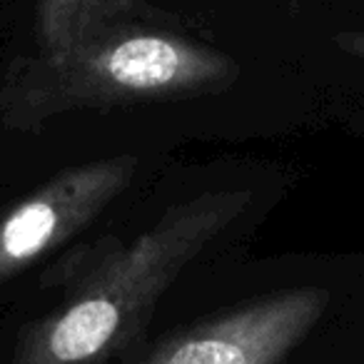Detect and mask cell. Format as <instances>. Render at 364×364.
Returning a JSON list of instances; mask_svg holds the SVG:
<instances>
[{
  "mask_svg": "<svg viewBox=\"0 0 364 364\" xmlns=\"http://www.w3.org/2000/svg\"><path fill=\"white\" fill-rule=\"evenodd\" d=\"M155 13L160 8L147 0H36V43L53 50L105 23Z\"/></svg>",
  "mask_w": 364,
  "mask_h": 364,
  "instance_id": "5b68a950",
  "label": "cell"
},
{
  "mask_svg": "<svg viewBox=\"0 0 364 364\" xmlns=\"http://www.w3.org/2000/svg\"><path fill=\"white\" fill-rule=\"evenodd\" d=\"M334 46L339 48L347 55L357 58V60L364 63V31H342L334 33Z\"/></svg>",
  "mask_w": 364,
  "mask_h": 364,
  "instance_id": "8992f818",
  "label": "cell"
},
{
  "mask_svg": "<svg viewBox=\"0 0 364 364\" xmlns=\"http://www.w3.org/2000/svg\"><path fill=\"white\" fill-rule=\"evenodd\" d=\"M329 294L284 289L167 337L137 364H279L319 322Z\"/></svg>",
  "mask_w": 364,
  "mask_h": 364,
  "instance_id": "277c9868",
  "label": "cell"
},
{
  "mask_svg": "<svg viewBox=\"0 0 364 364\" xmlns=\"http://www.w3.org/2000/svg\"><path fill=\"white\" fill-rule=\"evenodd\" d=\"M252 203L247 190H210L167 208L120 242L55 309L23 332L11 364H107L147 327L162 294Z\"/></svg>",
  "mask_w": 364,
  "mask_h": 364,
  "instance_id": "7a4b0ae2",
  "label": "cell"
},
{
  "mask_svg": "<svg viewBox=\"0 0 364 364\" xmlns=\"http://www.w3.org/2000/svg\"><path fill=\"white\" fill-rule=\"evenodd\" d=\"M140 170L135 155L70 167L0 215V279L16 277L50 255L117 200Z\"/></svg>",
  "mask_w": 364,
  "mask_h": 364,
  "instance_id": "3957f363",
  "label": "cell"
},
{
  "mask_svg": "<svg viewBox=\"0 0 364 364\" xmlns=\"http://www.w3.org/2000/svg\"><path fill=\"white\" fill-rule=\"evenodd\" d=\"M237 80V60L160 11L16 58L0 82V117L16 130H38L68 112L215 95Z\"/></svg>",
  "mask_w": 364,
  "mask_h": 364,
  "instance_id": "6da1fadb",
  "label": "cell"
}]
</instances>
